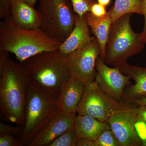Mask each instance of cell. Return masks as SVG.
Segmentation results:
<instances>
[{
	"label": "cell",
	"mask_w": 146,
	"mask_h": 146,
	"mask_svg": "<svg viewBox=\"0 0 146 146\" xmlns=\"http://www.w3.org/2000/svg\"><path fill=\"white\" fill-rule=\"evenodd\" d=\"M0 49V109L7 121L24 126L30 82L22 63Z\"/></svg>",
	"instance_id": "obj_1"
},
{
	"label": "cell",
	"mask_w": 146,
	"mask_h": 146,
	"mask_svg": "<svg viewBox=\"0 0 146 146\" xmlns=\"http://www.w3.org/2000/svg\"><path fill=\"white\" fill-rule=\"evenodd\" d=\"M21 63L31 83L56 98L72 77L68 55L59 50L40 53Z\"/></svg>",
	"instance_id": "obj_2"
},
{
	"label": "cell",
	"mask_w": 146,
	"mask_h": 146,
	"mask_svg": "<svg viewBox=\"0 0 146 146\" xmlns=\"http://www.w3.org/2000/svg\"><path fill=\"white\" fill-rule=\"evenodd\" d=\"M62 43L40 28L21 27L11 16L0 24V49L13 54L20 63L40 53L59 50Z\"/></svg>",
	"instance_id": "obj_3"
},
{
	"label": "cell",
	"mask_w": 146,
	"mask_h": 146,
	"mask_svg": "<svg viewBox=\"0 0 146 146\" xmlns=\"http://www.w3.org/2000/svg\"><path fill=\"white\" fill-rule=\"evenodd\" d=\"M132 14L125 15L113 22L110 27L103 60L107 65L119 67L128 58L141 53L146 44L142 33L133 31L130 25Z\"/></svg>",
	"instance_id": "obj_4"
},
{
	"label": "cell",
	"mask_w": 146,
	"mask_h": 146,
	"mask_svg": "<svg viewBox=\"0 0 146 146\" xmlns=\"http://www.w3.org/2000/svg\"><path fill=\"white\" fill-rule=\"evenodd\" d=\"M59 111L57 98L30 82L24 131L20 138L23 146L28 145L36 133Z\"/></svg>",
	"instance_id": "obj_5"
},
{
	"label": "cell",
	"mask_w": 146,
	"mask_h": 146,
	"mask_svg": "<svg viewBox=\"0 0 146 146\" xmlns=\"http://www.w3.org/2000/svg\"><path fill=\"white\" fill-rule=\"evenodd\" d=\"M42 17L40 28L53 39L63 43L72 31L76 14L70 0H39Z\"/></svg>",
	"instance_id": "obj_6"
},
{
	"label": "cell",
	"mask_w": 146,
	"mask_h": 146,
	"mask_svg": "<svg viewBox=\"0 0 146 146\" xmlns=\"http://www.w3.org/2000/svg\"><path fill=\"white\" fill-rule=\"evenodd\" d=\"M121 104L104 92L94 80L85 84L77 113L89 115L101 121L107 122Z\"/></svg>",
	"instance_id": "obj_7"
},
{
	"label": "cell",
	"mask_w": 146,
	"mask_h": 146,
	"mask_svg": "<svg viewBox=\"0 0 146 146\" xmlns=\"http://www.w3.org/2000/svg\"><path fill=\"white\" fill-rule=\"evenodd\" d=\"M101 50L96 38L85 47L68 54L72 76L85 84L95 80L97 58Z\"/></svg>",
	"instance_id": "obj_8"
},
{
	"label": "cell",
	"mask_w": 146,
	"mask_h": 146,
	"mask_svg": "<svg viewBox=\"0 0 146 146\" xmlns=\"http://www.w3.org/2000/svg\"><path fill=\"white\" fill-rule=\"evenodd\" d=\"M136 108L121 103L107 121L121 146H141L135 129Z\"/></svg>",
	"instance_id": "obj_9"
},
{
	"label": "cell",
	"mask_w": 146,
	"mask_h": 146,
	"mask_svg": "<svg viewBox=\"0 0 146 146\" xmlns=\"http://www.w3.org/2000/svg\"><path fill=\"white\" fill-rule=\"evenodd\" d=\"M97 74L95 81L106 94L117 101L123 97L126 86L130 83L131 79L124 74L118 67L108 66L100 56L96 62Z\"/></svg>",
	"instance_id": "obj_10"
},
{
	"label": "cell",
	"mask_w": 146,
	"mask_h": 146,
	"mask_svg": "<svg viewBox=\"0 0 146 146\" xmlns=\"http://www.w3.org/2000/svg\"><path fill=\"white\" fill-rule=\"evenodd\" d=\"M76 115L59 111L39 131L28 146H48L71 128L74 127Z\"/></svg>",
	"instance_id": "obj_11"
},
{
	"label": "cell",
	"mask_w": 146,
	"mask_h": 146,
	"mask_svg": "<svg viewBox=\"0 0 146 146\" xmlns=\"http://www.w3.org/2000/svg\"><path fill=\"white\" fill-rule=\"evenodd\" d=\"M85 84L80 80L72 77L65 84L57 98L59 111L76 115L79 104L83 96Z\"/></svg>",
	"instance_id": "obj_12"
},
{
	"label": "cell",
	"mask_w": 146,
	"mask_h": 146,
	"mask_svg": "<svg viewBox=\"0 0 146 146\" xmlns=\"http://www.w3.org/2000/svg\"><path fill=\"white\" fill-rule=\"evenodd\" d=\"M96 38L90 34L89 27L84 16L76 14L75 26L68 38L60 45L59 50L68 55L89 44Z\"/></svg>",
	"instance_id": "obj_13"
},
{
	"label": "cell",
	"mask_w": 146,
	"mask_h": 146,
	"mask_svg": "<svg viewBox=\"0 0 146 146\" xmlns=\"http://www.w3.org/2000/svg\"><path fill=\"white\" fill-rule=\"evenodd\" d=\"M10 16L23 28L36 29L41 26L42 17L39 11L24 0H12Z\"/></svg>",
	"instance_id": "obj_14"
},
{
	"label": "cell",
	"mask_w": 146,
	"mask_h": 146,
	"mask_svg": "<svg viewBox=\"0 0 146 146\" xmlns=\"http://www.w3.org/2000/svg\"><path fill=\"white\" fill-rule=\"evenodd\" d=\"M124 74L133 80L134 84L127 88L123 97L128 102L146 98V67L129 65L127 63L118 67Z\"/></svg>",
	"instance_id": "obj_15"
},
{
	"label": "cell",
	"mask_w": 146,
	"mask_h": 146,
	"mask_svg": "<svg viewBox=\"0 0 146 146\" xmlns=\"http://www.w3.org/2000/svg\"><path fill=\"white\" fill-rule=\"evenodd\" d=\"M75 129L79 138L96 141L102 132L110 128L107 122H102L86 115H78L75 121Z\"/></svg>",
	"instance_id": "obj_16"
},
{
	"label": "cell",
	"mask_w": 146,
	"mask_h": 146,
	"mask_svg": "<svg viewBox=\"0 0 146 146\" xmlns=\"http://www.w3.org/2000/svg\"><path fill=\"white\" fill-rule=\"evenodd\" d=\"M84 16L91 28V31L98 42L101 50L100 57L103 60L110 30L113 23L112 18L108 12L106 16L101 18L95 17L90 11L86 13Z\"/></svg>",
	"instance_id": "obj_17"
},
{
	"label": "cell",
	"mask_w": 146,
	"mask_h": 146,
	"mask_svg": "<svg viewBox=\"0 0 146 146\" xmlns=\"http://www.w3.org/2000/svg\"><path fill=\"white\" fill-rule=\"evenodd\" d=\"M112 22L128 14H144L143 0H115L109 11Z\"/></svg>",
	"instance_id": "obj_18"
},
{
	"label": "cell",
	"mask_w": 146,
	"mask_h": 146,
	"mask_svg": "<svg viewBox=\"0 0 146 146\" xmlns=\"http://www.w3.org/2000/svg\"><path fill=\"white\" fill-rule=\"evenodd\" d=\"M78 139L74 127L63 132L48 146H76Z\"/></svg>",
	"instance_id": "obj_19"
},
{
	"label": "cell",
	"mask_w": 146,
	"mask_h": 146,
	"mask_svg": "<svg viewBox=\"0 0 146 146\" xmlns=\"http://www.w3.org/2000/svg\"><path fill=\"white\" fill-rule=\"evenodd\" d=\"M95 142L96 146H121L110 128L104 131Z\"/></svg>",
	"instance_id": "obj_20"
},
{
	"label": "cell",
	"mask_w": 146,
	"mask_h": 146,
	"mask_svg": "<svg viewBox=\"0 0 146 146\" xmlns=\"http://www.w3.org/2000/svg\"><path fill=\"white\" fill-rule=\"evenodd\" d=\"M74 11L80 17H83L90 11L92 5L97 2L96 0H70Z\"/></svg>",
	"instance_id": "obj_21"
},
{
	"label": "cell",
	"mask_w": 146,
	"mask_h": 146,
	"mask_svg": "<svg viewBox=\"0 0 146 146\" xmlns=\"http://www.w3.org/2000/svg\"><path fill=\"white\" fill-rule=\"evenodd\" d=\"M23 131L24 126H13L0 122V134H8L21 138Z\"/></svg>",
	"instance_id": "obj_22"
},
{
	"label": "cell",
	"mask_w": 146,
	"mask_h": 146,
	"mask_svg": "<svg viewBox=\"0 0 146 146\" xmlns=\"http://www.w3.org/2000/svg\"><path fill=\"white\" fill-rule=\"evenodd\" d=\"M22 146L20 138L8 134H0V146Z\"/></svg>",
	"instance_id": "obj_23"
},
{
	"label": "cell",
	"mask_w": 146,
	"mask_h": 146,
	"mask_svg": "<svg viewBox=\"0 0 146 146\" xmlns=\"http://www.w3.org/2000/svg\"><path fill=\"white\" fill-rule=\"evenodd\" d=\"M135 126L141 146H146V124L142 121L137 120Z\"/></svg>",
	"instance_id": "obj_24"
},
{
	"label": "cell",
	"mask_w": 146,
	"mask_h": 146,
	"mask_svg": "<svg viewBox=\"0 0 146 146\" xmlns=\"http://www.w3.org/2000/svg\"><path fill=\"white\" fill-rule=\"evenodd\" d=\"M12 0H0V18L4 19L11 16Z\"/></svg>",
	"instance_id": "obj_25"
},
{
	"label": "cell",
	"mask_w": 146,
	"mask_h": 146,
	"mask_svg": "<svg viewBox=\"0 0 146 146\" xmlns=\"http://www.w3.org/2000/svg\"><path fill=\"white\" fill-rule=\"evenodd\" d=\"M90 12L93 16L98 18L104 17L108 13L106 7L102 5L98 2L95 3L92 5Z\"/></svg>",
	"instance_id": "obj_26"
},
{
	"label": "cell",
	"mask_w": 146,
	"mask_h": 146,
	"mask_svg": "<svg viewBox=\"0 0 146 146\" xmlns=\"http://www.w3.org/2000/svg\"><path fill=\"white\" fill-rule=\"evenodd\" d=\"M136 112L137 120L146 124V105L138 106L136 107Z\"/></svg>",
	"instance_id": "obj_27"
},
{
	"label": "cell",
	"mask_w": 146,
	"mask_h": 146,
	"mask_svg": "<svg viewBox=\"0 0 146 146\" xmlns=\"http://www.w3.org/2000/svg\"><path fill=\"white\" fill-rule=\"evenodd\" d=\"M76 146H96L95 141L86 138H79Z\"/></svg>",
	"instance_id": "obj_28"
},
{
	"label": "cell",
	"mask_w": 146,
	"mask_h": 146,
	"mask_svg": "<svg viewBox=\"0 0 146 146\" xmlns=\"http://www.w3.org/2000/svg\"><path fill=\"white\" fill-rule=\"evenodd\" d=\"M129 102L136 104L138 106L146 105V98H140L131 100Z\"/></svg>",
	"instance_id": "obj_29"
},
{
	"label": "cell",
	"mask_w": 146,
	"mask_h": 146,
	"mask_svg": "<svg viewBox=\"0 0 146 146\" xmlns=\"http://www.w3.org/2000/svg\"><path fill=\"white\" fill-rule=\"evenodd\" d=\"M144 5V19H145V23H144V26L143 30L142 32V33L143 34L146 31V0H143Z\"/></svg>",
	"instance_id": "obj_30"
},
{
	"label": "cell",
	"mask_w": 146,
	"mask_h": 146,
	"mask_svg": "<svg viewBox=\"0 0 146 146\" xmlns=\"http://www.w3.org/2000/svg\"><path fill=\"white\" fill-rule=\"evenodd\" d=\"M97 2L102 5L107 7L111 2V0H97Z\"/></svg>",
	"instance_id": "obj_31"
},
{
	"label": "cell",
	"mask_w": 146,
	"mask_h": 146,
	"mask_svg": "<svg viewBox=\"0 0 146 146\" xmlns=\"http://www.w3.org/2000/svg\"><path fill=\"white\" fill-rule=\"evenodd\" d=\"M24 1L32 6L35 7L37 0H24Z\"/></svg>",
	"instance_id": "obj_32"
},
{
	"label": "cell",
	"mask_w": 146,
	"mask_h": 146,
	"mask_svg": "<svg viewBox=\"0 0 146 146\" xmlns=\"http://www.w3.org/2000/svg\"><path fill=\"white\" fill-rule=\"evenodd\" d=\"M142 34H143V37L144 41H145V44H146V31L145 33H143V34L142 33Z\"/></svg>",
	"instance_id": "obj_33"
}]
</instances>
